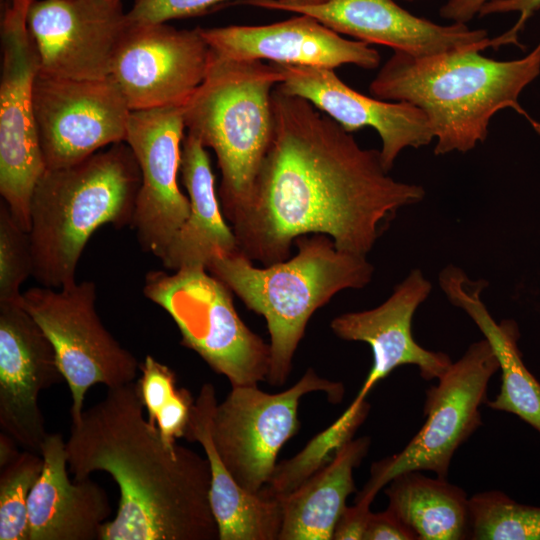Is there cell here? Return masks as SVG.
<instances>
[{
	"instance_id": "obj_24",
	"label": "cell",
	"mask_w": 540,
	"mask_h": 540,
	"mask_svg": "<svg viewBox=\"0 0 540 540\" xmlns=\"http://www.w3.org/2000/svg\"><path fill=\"white\" fill-rule=\"evenodd\" d=\"M205 148L195 136H184L180 174L190 211L160 259L173 271L189 267L207 269L212 258L240 251L232 227L224 220Z\"/></svg>"
},
{
	"instance_id": "obj_9",
	"label": "cell",
	"mask_w": 540,
	"mask_h": 540,
	"mask_svg": "<svg viewBox=\"0 0 540 540\" xmlns=\"http://www.w3.org/2000/svg\"><path fill=\"white\" fill-rule=\"evenodd\" d=\"M323 392L338 403L344 386L320 377L312 368L291 387L267 393L258 385L231 386L226 398L214 409L211 433L216 450L235 481L258 494L269 482L283 445L300 427L301 398Z\"/></svg>"
},
{
	"instance_id": "obj_29",
	"label": "cell",
	"mask_w": 540,
	"mask_h": 540,
	"mask_svg": "<svg viewBox=\"0 0 540 540\" xmlns=\"http://www.w3.org/2000/svg\"><path fill=\"white\" fill-rule=\"evenodd\" d=\"M470 539L540 540V507L492 490L469 499Z\"/></svg>"
},
{
	"instance_id": "obj_28",
	"label": "cell",
	"mask_w": 540,
	"mask_h": 540,
	"mask_svg": "<svg viewBox=\"0 0 540 540\" xmlns=\"http://www.w3.org/2000/svg\"><path fill=\"white\" fill-rule=\"evenodd\" d=\"M139 369L137 389L148 420L168 444L184 438L194 401L190 391L177 387L174 371L151 355H146Z\"/></svg>"
},
{
	"instance_id": "obj_12",
	"label": "cell",
	"mask_w": 540,
	"mask_h": 540,
	"mask_svg": "<svg viewBox=\"0 0 540 540\" xmlns=\"http://www.w3.org/2000/svg\"><path fill=\"white\" fill-rule=\"evenodd\" d=\"M35 123L46 169L67 167L125 142L131 110L115 80H78L38 72Z\"/></svg>"
},
{
	"instance_id": "obj_5",
	"label": "cell",
	"mask_w": 540,
	"mask_h": 540,
	"mask_svg": "<svg viewBox=\"0 0 540 540\" xmlns=\"http://www.w3.org/2000/svg\"><path fill=\"white\" fill-rule=\"evenodd\" d=\"M290 260L256 267L241 251L216 256L207 270L251 311L262 315L270 335L272 386L286 383L295 351L313 313L338 292L361 289L374 267L364 255L339 250L325 234H305L294 241Z\"/></svg>"
},
{
	"instance_id": "obj_17",
	"label": "cell",
	"mask_w": 540,
	"mask_h": 540,
	"mask_svg": "<svg viewBox=\"0 0 540 540\" xmlns=\"http://www.w3.org/2000/svg\"><path fill=\"white\" fill-rule=\"evenodd\" d=\"M21 301L0 302V427L24 450L41 454L49 433L39 394L64 377L53 345Z\"/></svg>"
},
{
	"instance_id": "obj_13",
	"label": "cell",
	"mask_w": 540,
	"mask_h": 540,
	"mask_svg": "<svg viewBox=\"0 0 540 540\" xmlns=\"http://www.w3.org/2000/svg\"><path fill=\"white\" fill-rule=\"evenodd\" d=\"M183 105L131 111L127 126L125 142L141 171L131 226L140 247L159 259L190 211L189 198L178 185L186 130Z\"/></svg>"
},
{
	"instance_id": "obj_35",
	"label": "cell",
	"mask_w": 540,
	"mask_h": 540,
	"mask_svg": "<svg viewBox=\"0 0 540 540\" xmlns=\"http://www.w3.org/2000/svg\"><path fill=\"white\" fill-rule=\"evenodd\" d=\"M370 514V505L355 502L353 506H346L336 523L332 539L363 540Z\"/></svg>"
},
{
	"instance_id": "obj_31",
	"label": "cell",
	"mask_w": 540,
	"mask_h": 540,
	"mask_svg": "<svg viewBox=\"0 0 540 540\" xmlns=\"http://www.w3.org/2000/svg\"><path fill=\"white\" fill-rule=\"evenodd\" d=\"M33 259L29 232L0 202V302H20V288L32 276Z\"/></svg>"
},
{
	"instance_id": "obj_11",
	"label": "cell",
	"mask_w": 540,
	"mask_h": 540,
	"mask_svg": "<svg viewBox=\"0 0 540 540\" xmlns=\"http://www.w3.org/2000/svg\"><path fill=\"white\" fill-rule=\"evenodd\" d=\"M33 1L13 0L1 19L0 193L27 232L33 190L46 170L33 101L39 61L27 24Z\"/></svg>"
},
{
	"instance_id": "obj_7",
	"label": "cell",
	"mask_w": 540,
	"mask_h": 540,
	"mask_svg": "<svg viewBox=\"0 0 540 540\" xmlns=\"http://www.w3.org/2000/svg\"><path fill=\"white\" fill-rule=\"evenodd\" d=\"M143 293L171 316L181 345L231 386L267 380L270 345L246 326L234 307L233 292L206 268L150 271Z\"/></svg>"
},
{
	"instance_id": "obj_19",
	"label": "cell",
	"mask_w": 540,
	"mask_h": 540,
	"mask_svg": "<svg viewBox=\"0 0 540 540\" xmlns=\"http://www.w3.org/2000/svg\"><path fill=\"white\" fill-rule=\"evenodd\" d=\"M200 30L211 51L228 59L329 69L352 64L371 70L380 64L378 51L369 44L345 38L307 14L268 25Z\"/></svg>"
},
{
	"instance_id": "obj_26",
	"label": "cell",
	"mask_w": 540,
	"mask_h": 540,
	"mask_svg": "<svg viewBox=\"0 0 540 540\" xmlns=\"http://www.w3.org/2000/svg\"><path fill=\"white\" fill-rule=\"evenodd\" d=\"M385 489L388 508L417 540H462L470 536L469 499L446 478L409 471L394 477Z\"/></svg>"
},
{
	"instance_id": "obj_15",
	"label": "cell",
	"mask_w": 540,
	"mask_h": 540,
	"mask_svg": "<svg viewBox=\"0 0 540 540\" xmlns=\"http://www.w3.org/2000/svg\"><path fill=\"white\" fill-rule=\"evenodd\" d=\"M27 24L39 72L100 80L110 76L130 21L121 1L34 0Z\"/></svg>"
},
{
	"instance_id": "obj_32",
	"label": "cell",
	"mask_w": 540,
	"mask_h": 540,
	"mask_svg": "<svg viewBox=\"0 0 540 540\" xmlns=\"http://www.w3.org/2000/svg\"><path fill=\"white\" fill-rule=\"evenodd\" d=\"M230 0H134L127 12L130 23H165L168 20L204 14ZM285 3L315 4L326 0H279Z\"/></svg>"
},
{
	"instance_id": "obj_2",
	"label": "cell",
	"mask_w": 540,
	"mask_h": 540,
	"mask_svg": "<svg viewBox=\"0 0 540 540\" xmlns=\"http://www.w3.org/2000/svg\"><path fill=\"white\" fill-rule=\"evenodd\" d=\"M144 409L131 382L108 389L72 421L66 453L74 480L106 472L120 491L100 540L219 539L207 458L165 442Z\"/></svg>"
},
{
	"instance_id": "obj_18",
	"label": "cell",
	"mask_w": 540,
	"mask_h": 540,
	"mask_svg": "<svg viewBox=\"0 0 540 540\" xmlns=\"http://www.w3.org/2000/svg\"><path fill=\"white\" fill-rule=\"evenodd\" d=\"M278 65L282 80L277 87L284 93L306 99L350 133L364 127L375 129L387 171L404 149L434 140L426 115L410 103L363 95L344 83L334 69Z\"/></svg>"
},
{
	"instance_id": "obj_16",
	"label": "cell",
	"mask_w": 540,
	"mask_h": 540,
	"mask_svg": "<svg viewBox=\"0 0 540 540\" xmlns=\"http://www.w3.org/2000/svg\"><path fill=\"white\" fill-rule=\"evenodd\" d=\"M244 3L307 14L342 35L413 56L492 48V38L484 29H472L468 24L456 22L438 24L410 13L394 0H326L315 4L245 0Z\"/></svg>"
},
{
	"instance_id": "obj_36",
	"label": "cell",
	"mask_w": 540,
	"mask_h": 540,
	"mask_svg": "<svg viewBox=\"0 0 540 540\" xmlns=\"http://www.w3.org/2000/svg\"><path fill=\"white\" fill-rule=\"evenodd\" d=\"M490 1L492 0H446L439 9V15L450 22L468 24Z\"/></svg>"
},
{
	"instance_id": "obj_25",
	"label": "cell",
	"mask_w": 540,
	"mask_h": 540,
	"mask_svg": "<svg viewBox=\"0 0 540 540\" xmlns=\"http://www.w3.org/2000/svg\"><path fill=\"white\" fill-rule=\"evenodd\" d=\"M369 437L350 439L296 489L278 498L283 510L278 540H331L347 497L356 491L353 471L366 456Z\"/></svg>"
},
{
	"instance_id": "obj_14",
	"label": "cell",
	"mask_w": 540,
	"mask_h": 540,
	"mask_svg": "<svg viewBox=\"0 0 540 540\" xmlns=\"http://www.w3.org/2000/svg\"><path fill=\"white\" fill-rule=\"evenodd\" d=\"M210 61L211 49L200 27L130 23L110 76L131 111L183 105L203 82Z\"/></svg>"
},
{
	"instance_id": "obj_10",
	"label": "cell",
	"mask_w": 540,
	"mask_h": 540,
	"mask_svg": "<svg viewBox=\"0 0 540 540\" xmlns=\"http://www.w3.org/2000/svg\"><path fill=\"white\" fill-rule=\"evenodd\" d=\"M95 302L96 286L91 281H75L59 289L33 287L22 293L23 307L54 347L72 396V421L80 418L90 387L129 384L140 366L104 327Z\"/></svg>"
},
{
	"instance_id": "obj_39",
	"label": "cell",
	"mask_w": 540,
	"mask_h": 540,
	"mask_svg": "<svg viewBox=\"0 0 540 540\" xmlns=\"http://www.w3.org/2000/svg\"><path fill=\"white\" fill-rule=\"evenodd\" d=\"M404 1H407V2H414V1H420V0H404Z\"/></svg>"
},
{
	"instance_id": "obj_38",
	"label": "cell",
	"mask_w": 540,
	"mask_h": 540,
	"mask_svg": "<svg viewBox=\"0 0 540 540\" xmlns=\"http://www.w3.org/2000/svg\"><path fill=\"white\" fill-rule=\"evenodd\" d=\"M0 1H1L2 6H3V5L6 6V5H8L9 3H11L13 0H0Z\"/></svg>"
},
{
	"instance_id": "obj_20",
	"label": "cell",
	"mask_w": 540,
	"mask_h": 540,
	"mask_svg": "<svg viewBox=\"0 0 540 540\" xmlns=\"http://www.w3.org/2000/svg\"><path fill=\"white\" fill-rule=\"evenodd\" d=\"M431 291L432 284L423 272L413 269L381 305L344 313L331 321L337 337L365 342L372 350L371 369L355 399L366 400L370 390L399 366L415 365L423 379L432 380L451 365L446 353L421 347L412 335L413 316Z\"/></svg>"
},
{
	"instance_id": "obj_4",
	"label": "cell",
	"mask_w": 540,
	"mask_h": 540,
	"mask_svg": "<svg viewBox=\"0 0 540 540\" xmlns=\"http://www.w3.org/2000/svg\"><path fill=\"white\" fill-rule=\"evenodd\" d=\"M140 185V167L126 142L70 166L46 169L30 205L32 277L54 289L74 283L91 235L104 224H132Z\"/></svg>"
},
{
	"instance_id": "obj_27",
	"label": "cell",
	"mask_w": 540,
	"mask_h": 540,
	"mask_svg": "<svg viewBox=\"0 0 540 540\" xmlns=\"http://www.w3.org/2000/svg\"><path fill=\"white\" fill-rule=\"evenodd\" d=\"M370 405L366 400H353L343 414L327 429L316 435L293 458L277 464L272 477L260 493L281 498L296 489L309 476L325 465L339 447L352 439L366 419Z\"/></svg>"
},
{
	"instance_id": "obj_3",
	"label": "cell",
	"mask_w": 540,
	"mask_h": 540,
	"mask_svg": "<svg viewBox=\"0 0 540 540\" xmlns=\"http://www.w3.org/2000/svg\"><path fill=\"white\" fill-rule=\"evenodd\" d=\"M480 52L413 56L394 51L369 91L373 97L422 110L436 140L435 155L473 150L486 140L492 117L507 108L540 135V123L519 103L521 92L540 74V42L515 60H496Z\"/></svg>"
},
{
	"instance_id": "obj_1",
	"label": "cell",
	"mask_w": 540,
	"mask_h": 540,
	"mask_svg": "<svg viewBox=\"0 0 540 540\" xmlns=\"http://www.w3.org/2000/svg\"><path fill=\"white\" fill-rule=\"evenodd\" d=\"M274 135L246 204L230 223L239 250L264 266L287 260L295 239L325 234L342 251L364 255L425 189L389 175L380 151L304 98L277 86Z\"/></svg>"
},
{
	"instance_id": "obj_21",
	"label": "cell",
	"mask_w": 540,
	"mask_h": 540,
	"mask_svg": "<svg viewBox=\"0 0 540 540\" xmlns=\"http://www.w3.org/2000/svg\"><path fill=\"white\" fill-rule=\"evenodd\" d=\"M41 456L43 468L28 500L29 540H100L112 512L106 491L90 477L70 480L62 434L47 435Z\"/></svg>"
},
{
	"instance_id": "obj_40",
	"label": "cell",
	"mask_w": 540,
	"mask_h": 540,
	"mask_svg": "<svg viewBox=\"0 0 540 540\" xmlns=\"http://www.w3.org/2000/svg\"><path fill=\"white\" fill-rule=\"evenodd\" d=\"M110 1H116V2H118V1H121V0H110Z\"/></svg>"
},
{
	"instance_id": "obj_6",
	"label": "cell",
	"mask_w": 540,
	"mask_h": 540,
	"mask_svg": "<svg viewBox=\"0 0 540 540\" xmlns=\"http://www.w3.org/2000/svg\"><path fill=\"white\" fill-rule=\"evenodd\" d=\"M276 63L234 60L211 51L203 82L184 103L187 133L212 148L221 172L217 192L230 222L249 200L274 135Z\"/></svg>"
},
{
	"instance_id": "obj_33",
	"label": "cell",
	"mask_w": 540,
	"mask_h": 540,
	"mask_svg": "<svg viewBox=\"0 0 540 540\" xmlns=\"http://www.w3.org/2000/svg\"><path fill=\"white\" fill-rule=\"evenodd\" d=\"M538 10H540V0H492L481 8L478 17L518 12L517 22L509 30L497 36V41L501 46L510 44L519 46L520 32L530 17Z\"/></svg>"
},
{
	"instance_id": "obj_37",
	"label": "cell",
	"mask_w": 540,
	"mask_h": 540,
	"mask_svg": "<svg viewBox=\"0 0 540 540\" xmlns=\"http://www.w3.org/2000/svg\"><path fill=\"white\" fill-rule=\"evenodd\" d=\"M17 442L7 433H0V468L13 461L20 453L17 449Z\"/></svg>"
},
{
	"instance_id": "obj_30",
	"label": "cell",
	"mask_w": 540,
	"mask_h": 540,
	"mask_svg": "<svg viewBox=\"0 0 540 540\" xmlns=\"http://www.w3.org/2000/svg\"><path fill=\"white\" fill-rule=\"evenodd\" d=\"M42 468L41 454L29 450L0 468V540H29L28 500Z\"/></svg>"
},
{
	"instance_id": "obj_22",
	"label": "cell",
	"mask_w": 540,
	"mask_h": 540,
	"mask_svg": "<svg viewBox=\"0 0 540 540\" xmlns=\"http://www.w3.org/2000/svg\"><path fill=\"white\" fill-rule=\"evenodd\" d=\"M215 387L204 383L194 401L184 438L198 442L209 462L210 505L220 540H278L283 521L281 502L243 489L220 458L211 433Z\"/></svg>"
},
{
	"instance_id": "obj_8",
	"label": "cell",
	"mask_w": 540,
	"mask_h": 540,
	"mask_svg": "<svg viewBox=\"0 0 540 540\" xmlns=\"http://www.w3.org/2000/svg\"><path fill=\"white\" fill-rule=\"evenodd\" d=\"M498 370L488 341L472 343L426 391L421 429L400 452L372 464L370 478L355 502L371 505L377 493L401 473L432 471L446 478L455 451L482 424L480 406Z\"/></svg>"
},
{
	"instance_id": "obj_34",
	"label": "cell",
	"mask_w": 540,
	"mask_h": 540,
	"mask_svg": "<svg viewBox=\"0 0 540 540\" xmlns=\"http://www.w3.org/2000/svg\"><path fill=\"white\" fill-rule=\"evenodd\" d=\"M417 540L415 533L387 508L371 512L363 540Z\"/></svg>"
},
{
	"instance_id": "obj_23",
	"label": "cell",
	"mask_w": 540,
	"mask_h": 540,
	"mask_svg": "<svg viewBox=\"0 0 540 540\" xmlns=\"http://www.w3.org/2000/svg\"><path fill=\"white\" fill-rule=\"evenodd\" d=\"M439 284L451 304L462 309L490 344L501 370V386L486 404L493 410L516 415L540 434V382L525 366L518 340V324L512 319L496 322L481 299L486 282L471 280L453 265L439 274Z\"/></svg>"
}]
</instances>
